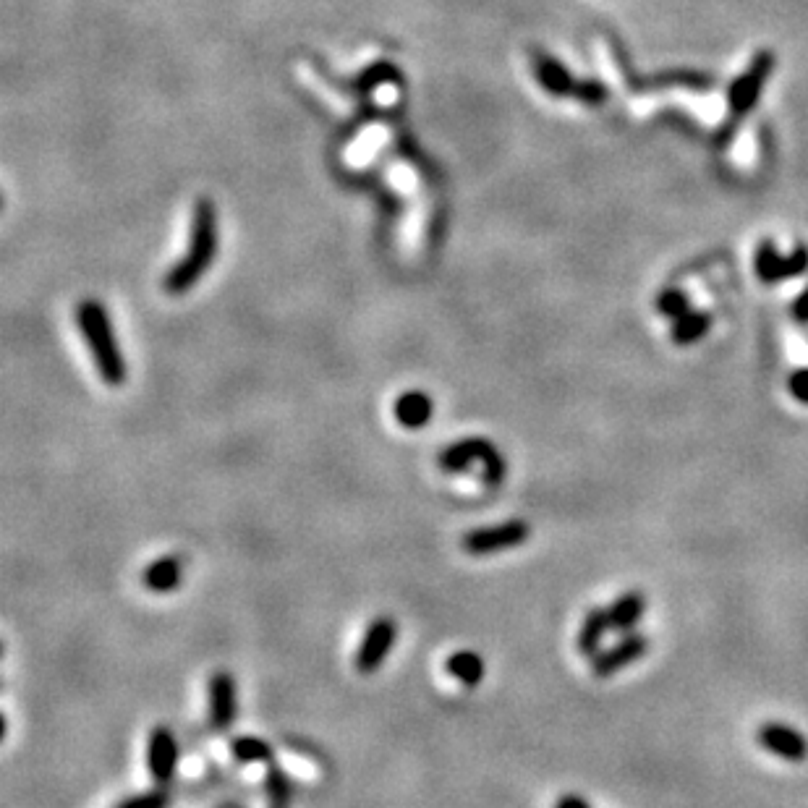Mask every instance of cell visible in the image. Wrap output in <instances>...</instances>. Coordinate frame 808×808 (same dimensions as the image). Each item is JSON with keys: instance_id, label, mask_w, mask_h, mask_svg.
<instances>
[{"instance_id": "cell-18", "label": "cell", "mask_w": 808, "mask_h": 808, "mask_svg": "<svg viewBox=\"0 0 808 808\" xmlns=\"http://www.w3.org/2000/svg\"><path fill=\"white\" fill-rule=\"evenodd\" d=\"M265 795H267V808H291L293 801V782L286 775V769L267 761V775H265Z\"/></svg>"}, {"instance_id": "cell-22", "label": "cell", "mask_w": 808, "mask_h": 808, "mask_svg": "<svg viewBox=\"0 0 808 808\" xmlns=\"http://www.w3.org/2000/svg\"><path fill=\"white\" fill-rule=\"evenodd\" d=\"M168 806H170V793L157 785L155 790L131 795V798H126V801L118 803L116 808H168Z\"/></svg>"}, {"instance_id": "cell-19", "label": "cell", "mask_w": 808, "mask_h": 808, "mask_svg": "<svg viewBox=\"0 0 808 808\" xmlns=\"http://www.w3.org/2000/svg\"><path fill=\"white\" fill-rule=\"evenodd\" d=\"M709 327H712V317H709L707 312H696V309H691V312L683 314L680 320H675L673 340L678 346H691V343H699V340L709 333Z\"/></svg>"}, {"instance_id": "cell-26", "label": "cell", "mask_w": 808, "mask_h": 808, "mask_svg": "<svg viewBox=\"0 0 808 808\" xmlns=\"http://www.w3.org/2000/svg\"><path fill=\"white\" fill-rule=\"evenodd\" d=\"M793 317L798 322H803V325L808 322V288L801 293V296H798V299L793 301Z\"/></svg>"}, {"instance_id": "cell-4", "label": "cell", "mask_w": 808, "mask_h": 808, "mask_svg": "<svg viewBox=\"0 0 808 808\" xmlns=\"http://www.w3.org/2000/svg\"><path fill=\"white\" fill-rule=\"evenodd\" d=\"M529 537V523L521 521V518H510V521L495 523V526H479V529H471L469 534H463L461 550L471 557L495 555V552L521 547Z\"/></svg>"}, {"instance_id": "cell-8", "label": "cell", "mask_w": 808, "mask_h": 808, "mask_svg": "<svg viewBox=\"0 0 808 808\" xmlns=\"http://www.w3.org/2000/svg\"><path fill=\"white\" fill-rule=\"evenodd\" d=\"M178 741L168 725H155L147 735V769L160 788H168L178 769Z\"/></svg>"}, {"instance_id": "cell-16", "label": "cell", "mask_w": 808, "mask_h": 808, "mask_svg": "<svg viewBox=\"0 0 808 808\" xmlns=\"http://www.w3.org/2000/svg\"><path fill=\"white\" fill-rule=\"evenodd\" d=\"M644 610H646L644 594H641V591H625V594H620V597L607 607L610 628L620 633H631L633 628H636V623L644 618Z\"/></svg>"}, {"instance_id": "cell-24", "label": "cell", "mask_w": 808, "mask_h": 808, "mask_svg": "<svg viewBox=\"0 0 808 808\" xmlns=\"http://www.w3.org/2000/svg\"><path fill=\"white\" fill-rule=\"evenodd\" d=\"M398 76H401V74H398V68H395V66H390V63H377V66L367 68V71H364V74L359 76L361 82L356 84V87L364 89V92H367V89H372L374 84L395 82Z\"/></svg>"}, {"instance_id": "cell-25", "label": "cell", "mask_w": 808, "mask_h": 808, "mask_svg": "<svg viewBox=\"0 0 808 808\" xmlns=\"http://www.w3.org/2000/svg\"><path fill=\"white\" fill-rule=\"evenodd\" d=\"M788 390H790V395H793L795 401L806 403V406H808V367L798 369V372L790 374Z\"/></svg>"}, {"instance_id": "cell-15", "label": "cell", "mask_w": 808, "mask_h": 808, "mask_svg": "<svg viewBox=\"0 0 808 808\" xmlns=\"http://www.w3.org/2000/svg\"><path fill=\"white\" fill-rule=\"evenodd\" d=\"M607 631H612L607 607H591V610L584 615V623H581V628H578V639H576L578 652L591 659L597 657V654L602 652V641H605Z\"/></svg>"}, {"instance_id": "cell-10", "label": "cell", "mask_w": 808, "mask_h": 808, "mask_svg": "<svg viewBox=\"0 0 808 808\" xmlns=\"http://www.w3.org/2000/svg\"><path fill=\"white\" fill-rule=\"evenodd\" d=\"M646 649H649V639H646V636L633 631L625 633L618 644L610 646V649H602V652L594 657V662H591V673L597 675V678H612L615 673H620V670H625L628 665H633L636 659L644 657Z\"/></svg>"}, {"instance_id": "cell-5", "label": "cell", "mask_w": 808, "mask_h": 808, "mask_svg": "<svg viewBox=\"0 0 808 808\" xmlns=\"http://www.w3.org/2000/svg\"><path fill=\"white\" fill-rule=\"evenodd\" d=\"M777 66V58L769 50H761V53L754 55V61L748 63V68L743 71L730 89H727V108L733 113L735 118H743L746 113L756 108L761 92L767 87V79L772 76Z\"/></svg>"}, {"instance_id": "cell-2", "label": "cell", "mask_w": 808, "mask_h": 808, "mask_svg": "<svg viewBox=\"0 0 808 808\" xmlns=\"http://www.w3.org/2000/svg\"><path fill=\"white\" fill-rule=\"evenodd\" d=\"M74 317L79 333L87 340L89 354H92V361H95L100 380L108 388H121L126 377H129V364H126V359L121 354L116 327H113L108 309L97 299H84L76 304Z\"/></svg>"}, {"instance_id": "cell-9", "label": "cell", "mask_w": 808, "mask_h": 808, "mask_svg": "<svg viewBox=\"0 0 808 808\" xmlns=\"http://www.w3.org/2000/svg\"><path fill=\"white\" fill-rule=\"evenodd\" d=\"M754 267L756 275L761 278V283H782V280L801 278L803 272L808 270V249L798 246L793 254L782 257L775 246L769 244V241H764V244L756 249Z\"/></svg>"}, {"instance_id": "cell-27", "label": "cell", "mask_w": 808, "mask_h": 808, "mask_svg": "<svg viewBox=\"0 0 808 808\" xmlns=\"http://www.w3.org/2000/svg\"><path fill=\"white\" fill-rule=\"evenodd\" d=\"M555 808H591V806L581 798V795H563V798H557Z\"/></svg>"}, {"instance_id": "cell-21", "label": "cell", "mask_w": 808, "mask_h": 808, "mask_svg": "<svg viewBox=\"0 0 808 808\" xmlns=\"http://www.w3.org/2000/svg\"><path fill=\"white\" fill-rule=\"evenodd\" d=\"M657 312L662 317H670V320H680L683 314L691 312V301L683 291L678 288H665V291L657 296Z\"/></svg>"}, {"instance_id": "cell-11", "label": "cell", "mask_w": 808, "mask_h": 808, "mask_svg": "<svg viewBox=\"0 0 808 808\" xmlns=\"http://www.w3.org/2000/svg\"><path fill=\"white\" fill-rule=\"evenodd\" d=\"M759 743L769 754L780 756L785 761H806L808 741L806 735L785 722H764L759 727Z\"/></svg>"}, {"instance_id": "cell-6", "label": "cell", "mask_w": 808, "mask_h": 808, "mask_svg": "<svg viewBox=\"0 0 808 808\" xmlns=\"http://www.w3.org/2000/svg\"><path fill=\"white\" fill-rule=\"evenodd\" d=\"M398 623L390 615H377L369 620L367 631L361 636V644L354 654V667L356 673L361 675H374L385 665V659L393 652L395 641H398Z\"/></svg>"}, {"instance_id": "cell-12", "label": "cell", "mask_w": 808, "mask_h": 808, "mask_svg": "<svg viewBox=\"0 0 808 808\" xmlns=\"http://www.w3.org/2000/svg\"><path fill=\"white\" fill-rule=\"evenodd\" d=\"M531 68H534V79H537V84L547 92V95L576 97L581 79H576L563 63L557 61L555 55L539 53L537 50L534 58H531Z\"/></svg>"}, {"instance_id": "cell-17", "label": "cell", "mask_w": 808, "mask_h": 808, "mask_svg": "<svg viewBox=\"0 0 808 808\" xmlns=\"http://www.w3.org/2000/svg\"><path fill=\"white\" fill-rule=\"evenodd\" d=\"M445 670H448V675H453L458 683H463V686L469 688L479 686L484 680V673H487L484 659L476 652H471V649H461V652L450 654L448 662H445Z\"/></svg>"}, {"instance_id": "cell-1", "label": "cell", "mask_w": 808, "mask_h": 808, "mask_svg": "<svg viewBox=\"0 0 808 808\" xmlns=\"http://www.w3.org/2000/svg\"><path fill=\"white\" fill-rule=\"evenodd\" d=\"M220 231H218V210L215 202L202 197L194 207V218H191V236L189 249L170 272L163 278V291L168 296H184L191 288L197 286L204 278V272L210 270L215 257H218Z\"/></svg>"}, {"instance_id": "cell-3", "label": "cell", "mask_w": 808, "mask_h": 808, "mask_svg": "<svg viewBox=\"0 0 808 808\" xmlns=\"http://www.w3.org/2000/svg\"><path fill=\"white\" fill-rule=\"evenodd\" d=\"M437 466L445 474H463L474 466L482 469V482L487 487H500L508 474V461L497 450V445L487 437H463V440L450 442L448 448L437 453Z\"/></svg>"}, {"instance_id": "cell-13", "label": "cell", "mask_w": 808, "mask_h": 808, "mask_svg": "<svg viewBox=\"0 0 808 808\" xmlns=\"http://www.w3.org/2000/svg\"><path fill=\"white\" fill-rule=\"evenodd\" d=\"M142 586L152 594H170L184 584V557L163 555L142 571Z\"/></svg>"}, {"instance_id": "cell-20", "label": "cell", "mask_w": 808, "mask_h": 808, "mask_svg": "<svg viewBox=\"0 0 808 808\" xmlns=\"http://www.w3.org/2000/svg\"><path fill=\"white\" fill-rule=\"evenodd\" d=\"M228 751L238 764H259V761H272V756H275L270 743L257 735H238L231 741Z\"/></svg>"}, {"instance_id": "cell-14", "label": "cell", "mask_w": 808, "mask_h": 808, "mask_svg": "<svg viewBox=\"0 0 808 808\" xmlns=\"http://www.w3.org/2000/svg\"><path fill=\"white\" fill-rule=\"evenodd\" d=\"M432 414H435V401L424 390H406L393 403L395 421L406 429L427 427L432 421Z\"/></svg>"}, {"instance_id": "cell-7", "label": "cell", "mask_w": 808, "mask_h": 808, "mask_svg": "<svg viewBox=\"0 0 808 808\" xmlns=\"http://www.w3.org/2000/svg\"><path fill=\"white\" fill-rule=\"evenodd\" d=\"M207 720L215 733H225L236 725L238 691L236 678L228 670H215L207 680Z\"/></svg>"}, {"instance_id": "cell-23", "label": "cell", "mask_w": 808, "mask_h": 808, "mask_svg": "<svg viewBox=\"0 0 808 808\" xmlns=\"http://www.w3.org/2000/svg\"><path fill=\"white\" fill-rule=\"evenodd\" d=\"M607 95H610V92H607V87L602 82H597V79H581L576 100L589 105V108H599V105H605L607 102Z\"/></svg>"}]
</instances>
